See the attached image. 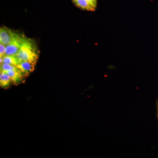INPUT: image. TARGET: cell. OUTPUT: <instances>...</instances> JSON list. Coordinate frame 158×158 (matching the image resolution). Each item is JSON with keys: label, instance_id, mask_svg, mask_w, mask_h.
<instances>
[{"label": "cell", "instance_id": "7", "mask_svg": "<svg viewBox=\"0 0 158 158\" xmlns=\"http://www.w3.org/2000/svg\"><path fill=\"white\" fill-rule=\"evenodd\" d=\"M12 81L10 77L6 73L1 72L0 74V85L2 88H8L10 86Z\"/></svg>", "mask_w": 158, "mask_h": 158}, {"label": "cell", "instance_id": "11", "mask_svg": "<svg viewBox=\"0 0 158 158\" xmlns=\"http://www.w3.org/2000/svg\"><path fill=\"white\" fill-rule=\"evenodd\" d=\"M90 4V6L96 10L97 6V0H86Z\"/></svg>", "mask_w": 158, "mask_h": 158}, {"label": "cell", "instance_id": "5", "mask_svg": "<svg viewBox=\"0 0 158 158\" xmlns=\"http://www.w3.org/2000/svg\"><path fill=\"white\" fill-rule=\"evenodd\" d=\"M11 78L12 83L17 85L23 82L25 77H27L19 69L8 71L6 72Z\"/></svg>", "mask_w": 158, "mask_h": 158}, {"label": "cell", "instance_id": "12", "mask_svg": "<svg viewBox=\"0 0 158 158\" xmlns=\"http://www.w3.org/2000/svg\"><path fill=\"white\" fill-rule=\"evenodd\" d=\"M157 114L158 116V101L157 102Z\"/></svg>", "mask_w": 158, "mask_h": 158}, {"label": "cell", "instance_id": "4", "mask_svg": "<svg viewBox=\"0 0 158 158\" xmlns=\"http://www.w3.org/2000/svg\"><path fill=\"white\" fill-rule=\"evenodd\" d=\"M37 63L32 61H23L19 62L16 66L27 77L34 72Z\"/></svg>", "mask_w": 158, "mask_h": 158}, {"label": "cell", "instance_id": "1", "mask_svg": "<svg viewBox=\"0 0 158 158\" xmlns=\"http://www.w3.org/2000/svg\"><path fill=\"white\" fill-rule=\"evenodd\" d=\"M39 54L37 44L35 40L26 37L19 51L15 56L19 63L23 61L37 62Z\"/></svg>", "mask_w": 158, "mask_h": 158}, {"label": "cell", "instance_id": "6", "mask_svg": "<svg viewBox=\"0 0 158 158\" xmlns=\"http://www.w3.org/2000/svg\"><path fill=\"white\" fill-rule=\"evenodd\" d=\"M75 6L79 9L85 11H94L95 9L86 0H72Z\"/></svg>", "mask_w": 158, "mask_h": 158}, {"label": "cell", "instance_id": "10", "mask_svg": "<svg viewBox=\"0 0 158 158\" xmlns=\"http://www.w3.org/2000/svg\"><path fill=\"white\" fill-rule=\"evenodd\" d=\"M6 46L0 43V57H4L6 56Z\"/></svg>", "mask_w": 158, "mask_h": 158}, {"label": "cell", "instance_id": "2", "mask_svg": "<svg viewBox=\"0 0 158 158\" xmlns=\"http://www.w3.org/2000/svg\"><path fill=\"white\" fill-rule=\"evenodd\" d=\"M25 37L26 36L24 34L18 33L17 36L13 41L6 46V55L15 56L19 51Z\"/></svg>", "mask_w": 158, "mask_h": 158}, {"label": "cell", "instance_id": "8", "mask_svg": "<svg viewBox=\"0 0 158 158\" xmlns=\"http://www.w3.org/2000/svg\"><path fill=\"white\" fill-rule=\"evenodd\" d=\"M2 58V63L9 64V65H13L16 66L19 63V62L18 61L15 56L6 55Z\"/></svg>", "mask_w": 158, "mask_h": 158}, {"label": "cell", "instance_id": "13", "mask_svg": "<svg viewBox=\"0 0 158 158\" xmlns=\"http://www.w3.org/2000/svg\"></svg>", "mask_w": 158, "mask_h": 158}, {"label": "cell", "instance_id": "3", "mask_svg": "<svg viewBox=\"0 0 158 158\" xmlns=\"http://www.w3.org/2000/svg\"><path fill=\"white\" fill-rule=\"evenodd\" d=\"M18 33L7 27L2 26L0 28V43L7 46L13 41Z\"/></svg>", "mask_w": 158, "mask_h": 158}, {"label": "cell", "instance_id": "9", "mask_svg": "<svg viewBox=\"0 0 158 158\" xmlns=\"http://www.w3.org/2000/svg\"><path fill=\"white\" fill-rule=\"evenodd\" d=\"M19 69L17 66L15 65H9V64H5L2 63L1 64V72H6L8 71L17 70Z\"/></svg>", "mask_w": 158, "mask_h": 158}]
</instances>
